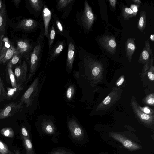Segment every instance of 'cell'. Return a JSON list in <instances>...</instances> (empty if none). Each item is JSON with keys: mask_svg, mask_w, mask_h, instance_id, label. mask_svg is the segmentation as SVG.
Returning <instances> with one entry per match:
<instances>
[{"mask_svg": "<svg viewBox=\"0 0 154 154\" xmlns=\"http://www.w3.org/2000/svg\"><path fill=\"white\" fill-rule=\"evenodd\" d=\"M12 45L8 38L5 37L2 39V45L0 50V58Z\"/></svg>", "mask_w": 154, "mask_h": 154, "instance_id": "obj_28", "label": "cell"}, {"mask_svg": "<svg viewBox=\"0 0 154 154\" xmlns=\"http://www.w3.org/2000/svg\"><path fill=\"white\" fill-rule=\"evenodd\" d=\"M23 103L20 101L12 102L5 105L0 109V119L11 117L20 112L23 108Z\"/></svg>", "mask_w": 154, "mask_h": 154, "instance_id": "obj_7", "label": "cell"}, {"mask_svg": "<svg viewBox=\"0 0 154 154\" xmlns=\"http://www.w3.org/2000/svg\"><path fill=\"white\" fill-rule=\"evenodd\" d=\"M39 23L32 19H24L18 23L17 28L26 31H31L36 29L39 26Z\"/></svg>", "mask_w": 154, "mask_h": 154, "instance_id": "obj_18", "label": "cell"}, {"mask_svg": "<svg viewBox=\"0 0 154 154\" xmlns=\"http://www.w3.org/2000/svg\"><path fill=\"white\" fill-rule=\"evenodd\" d=\"M147 13L145 11H141L137 23L138 29L141 32L144 30L146 22Z\"/></svg>", "mask_w": 154, "mask_h": 154, "instance_id": "obj_23", "label": "cell"}, {"mask_svg": "<svg viewBox=\"0 0 154 154\" xmlns=\"http://www.w3.org/2000/svg\"><path fill=\"white\" fill-rule=\"evenodd\" d=\"M29 2L31 7L36 12L42 10L44 3L41 0H30Z\"/></svg>", "mask_w": 154, "mask_h": 154, "instance_id": "obj_27", "label": "cell"}, {"mask_svg": "<svg viewBox=\"0 0 154 154\" xmlns=\"http://www.w3.org/2000/svg\"><path fill=\"white\" fill-rule=\"evenodd\" d=\"M5 91V97L7 100L15 99L23 89V85H17L14 88L8 87Z\"/></svg>", "mask_w": 154, "mask_h": 154, "instance_id": "obj_19", "label": "cell"}, {"mask_svg": "<svg viewBox=\"0 0 154 154\" xmlns=\"http://www.w3.org/2000/svg\"><path fill=\"white\" fill-rule=\"evenodd\" d=\"M144 102L147 105L153 106L154 104V94H151L147 96L144 99Z\"/></svg>", "mask_w": 154, "mask_h": 154, "instance_id": "obj_34", "label": "cell"}, {"mask_svg": "<svg viewBox=\"0 0 154 154\" xmlns=\"http://www.w3.org/2000/svg\"><path fill=\"white\" fill-rule=\"evenodd\" d=\"M51 154H72L69 152L64 150L58 149L51 152Z\"/></svg>", "mask_w": 154, "mask_h": 154, "instance_id": "obj_39", "label": "cell"}, {"mask_svg": "<svg viewBox=\"0 0 154 154\" xmlns=\"http://www.w3.org/2000/svg\"><path fill=\"white\" fill-rule=\"evenodd\" d=\"M68 50L66 61V67L69 71H71L78 47L72 38L69 35L67 39Z\"/></svg>", "mask_w": 154, "mask_h": 154, "instance_id": "obj_8", "label": "cell"}, {"mask_svg": "<svg viewBox=\"0 0 154 154\" xmlns=\"http://www.w3.org/2000/svg\"><path fill=\"white\" fill-rule=\"evenodd\" d=\"M16 53V48L12 45L0 58V65L4 64L9 61Z\"/></svg>", "mask_w": 154, "mask_h": 154, "instance_id": "obj_22", "label": "cell"}, {"mask_svg": "<svg viewBox=\"0 0 154 154\" xmlns=\"http://www.w3.org/2000/svg\"><path fill=\"white\" fill-rule=\"evenodd\" d=\"M51 25L49 29V36L48 39V53L50 51L51 48L53 46V44L56 35V31L54 25L51 22Z\"/></svg>", "mask_w": 154, "mask_h": 154, "instance_id": "obj_25", "label": "cell"}, {"mask_svg": "<svg viewBox=\"0 0 154 154\" xmlns=\"http://www.w3.org/2000/svg\"><path fill=\"white\" fill-rule=\"evenodd\" d=\"M7 67L12 87H15L17 86V84L14 74L12 70V67L7 65Z\"/></svg>", "mask_w": 154, "mask_h": 154, "instance_id": "obj_30", "label": "cell"}, {"mask_svg": "<svg viewBox=\"0 0 154 154\" xmlns=\"http://www.w3.org/2000/svg\"><path fill=\"white\" fill-rule=\"evenodd\" d=\"M152 55L149 42L147 40L145 41L144 47L141 51L138 60L139 62L143 65V72L144 74L149 68L151 58Z\"/></svg>", "mask_w": 154, "mask_h": 154, "instance_id": "obj_6", "label": "cell"}, {"mask_svg": "<svg viewBox=\"0 0 154 154\" xmlns=\"http://www.w3.org/2000/svg\"><path fill=\"white\" fill-rule=\"evenodd\" d=\"M41 32L30 55V69L29 74L26 80L28 82L35 74L41 60L45 44L44 31L43 24L41 22Z\"/></svg>", "mask_w": 154, "mask_h": 154, "instance_id": "obj_1", "label": "cell"}, {"mask_svg": "<svg viewBox=\"0 0 154 154\" xmlns=\"http://www.w3.org/2000/svg\"><path fill=\"white\" fill-rule=\"evenodd\" d=\"M23 55L18 53L16 51L15 54L12 58L9 61L7 65L12 67L13 66L17 64L20 60Z\"/></svg>", "mask_w": 154, "mask_h": 154, "instance_id": "obj_33", "label": "cell"}, {"mask_svg": "<svg viewBox=\"0 0 154 154\" xmlns=\"http://www.w3.org/2000/svg\"><path fill=\"white\" fill-rule=\"evenodd\" d=\"M51 22L54 25L56 32L66 38L69 36L70 32L67 29L53 10L52 11Z\"/></svg>", "mask_w": 154, "mask_h": 154, "instance_id": "obj_13", "label": "cell"}, {"mask_svg": "<svg viewBox=\"0 0 154 154\" xmlns=\"http://www.w3.org/2000/svg\"><path fill=\"white\" fill-rule=\"evenodd\" d=\"M3 37H2L0 38V50L1 48L2 45V39Z\"/></svg>", "mask_w": 154, "mask_h": 154, "instance_id": "obj_46", "label": "cell"}, {"mask_svg": "<svg viewBox=\"0 0 154 154\" xmlns=\"http://www.w3.org/2000/svg\"><path fill=\"white\" fill-rule=\"evenodd\" d=\"M21 131L23 136L29 138V136L28 134V132L24 127H22L21 129Z\"/></svg>", "mask_w": 154, "mask_h": 154, "instance_id": "obj_41", "label": "cell"}, {"mask_svg": "<svg viewBox=\"0 0 154 154\" xmlns=\"http://www.w3.org/2000/svg\"><path fill=\"white\" fill-rule=\"evenodd\" d=\"M2 1L1 0H0V11L1 8L2 7Z\"/></svg>", "mask_w": 154, "mask_h": 154, "instance_id": "obj_49", "label": "cell"}, {"mask_svg": "<svg viewBox=\"0 0 154 154\" xmlns=\"http://www.w3.org/2000/svg\"><path fill=\"white\" fill-rule=\"evenodd\" d=\"M74 92L73 86H71L68 88L66 91V97L68 100H70L72 97Z\"/></svg>", "mask_w": 154, "mask_h": 154, "instance_id": "obj_37", "label": "cell"}, {"mask_svg": "<svg viewBox=\"0 0 154 154\" xmlns=\"http://www.w3.org/2000/svg\"><path fill=\"white\" fill-rule=\"evenodd\" d=\"M131 105L135 116L141 122L148 125L154 124V116L146 114L141 111L138 107L139 104L134 96L132 97Z\"/></svg>", "mask_w": 154, "mask_h": 154, "instance_id": "obj_4", "label": "cell"}, {"mask_svg": "<svg viewBox=\"0 0 154 154\" xmlns=\"http://www.w3.org/2000/svg\"><path fill=\"white\" fill-rule=\"evenodd\" d=\"M27 70V64L25 61L21 64L15 67L14 74L17 85H23L26 81Z\"/></svg>", "mask_w": 154, "mask_h": 154, "instance_id": "obj_11", "label": "cell"}, {"mask_svg": "<svg viewBox=\"0 0 154 154\" xmlns=\"http://www.w3.org/2000/svg\"><path fill=\"white\" fill-rule=\"evenodd\" d=\"M122 14L124 19L128 20L133 17V12L131 9L126 6L122 7Z\"/></svg>", "mask_w": 154, "mask_h": 154, "instance_id": "obj_29", "label": "cell"}, {"mask_svg": "<svg viewBox=\"0 0 154 154\" xmlns=\"http://www.w3.org/2000/svg\"><path fill=\"white\" fill-rule=\"evenodd\" d=\"M39 80L38 77L36 78L30 86L21 96L20 102L26 104L28 107L32 105L38 89Z\"/></svg>", "mask_w": 154, "mask_h": 154, "instance_id": "obj_3", "label": "cell"}, {"mask_svg": "<svg viewBox=\"0 0 154 154\" xmlns=\"http://www.w3.org/2000/svg\"><path fill=\"white\" fill-rule=\"evenodd\" d=\"M138 107L143 113L150 115H154V110L148 106L142 107L139 104Z\"/></svg>", "mask_w": 154, "mask_h": 154, "instance_id": "obj_36", "label": "cell"}, {"mask_svg": "<svg viewBox=\"0 0 154 154\" xmlns=\"http://www.w3.org/2000/svg\"><path fill=\"white\" fill-rule=\"evenodd\" d=\"M139 6L138 5L132 4L130 6V8L131 9L133 12V17L137 15Z\"/></svg>", "mask_w": 154, "mask_h": 154, "instance_id": "obj_38", "label": "cell"}, {"mask_svg": "<svg viewBox=\"0 0 154 154\" xmlns=\"http://www.w3.org/2000/svg\"><path fill=\"white\" fill-rule=\"evenodd\" d=\"M124 80V78L123 76H121L119 80L116 83V85L117 86L121 85L123 83Z\"/></svg>", "mask_w": 154, "mask_h": 154, "instance_id": "obj_42", "label": "cell"}, {"mask_svg": "<svg viewBox=\"0 0 154 154\" xmlns=\"http://www.w3.org/2000/svg\"><path fill=\"white\" fill-rule=\"evenodd\" d=\"M109 2L111 6L114 8L116 7V3L117 2L116 0H110Z\"/></svg>", "mask_w": 154, "mask_h": 154, "instance_id": "obj_43", "label": "cell"}, {"mask_svg": "<svg viewBox=\"0 0 154 154\" xmlns=\"http://www.w3.org/2000/svg\"><path fill=\"white\" fill-rule=\"evenodd\" d=\"M0 153L3 154H9L10 153L7 146L0 140Z\"/></svg>", "mask_w": 154, "mask_h": 154, "instance_id": "obj_35", "label": "cell"}, {"mask_svg": "<svg viewBox=\"0 0 154 154\" xmlns=\"http://www.w3.org/2000/svg\"><path fill=\"white\" fill-rule=\"evenodd\" d=\"M75 0H60L56 4L57 9L60 11H63L62 18L64 19L69 16Z\"/></svg>", "mask_w": 154, "mask_h": 154, "instance_id": "obj_14", "label": "cell"}, {"mask_svg": "<svg viewBox=\"0 0 154 154\" xmlns=\"http://www.w3.org/2000/svg\"><path fill=\"white\" fill-rule=\"evenodd\" d=\"M120 89L112 90L98 105L97 110L104 111L109 109L114 105L120 98Z\"/></svg>", "mask_w": 154, "mask_h": 154, "instance_id": "obj_5", "label": "cell"}, {"mask_svg": "<svg viewBox=\"0 0 154 154\" xmlns=\"http://www.w3.org/2000/svg\"><path fill=\"white\" fill-rule=\"evenodd\" d=\"M68 126L72 137L78 141L82 140L84 136L83 130L75 120L69 121Z\"/></svg>", "mask_w": 154, "mask_h": 154, "instance_id": "obj_12", "label": "cell"}, {"mask_svg": "<svg viewBox=\"0 0 154 154\" xmlns=\"http://www.w3.org/2000/svg\"><path fill=\"white\" fill-rule=\"evenodd\" d=\"M65 46L64 40L56 42L48 53L47 61L50 62L54 60L64 49Z\"/></svg>", "mask_w": 154, "mask_h": 154, "instance_id": "obj_16", "label": "cell"}, {"mask_svg": "<svg viewBox=\"0 0 154 154\" xmlns=\"http://www.w3.org/2000/svg\"><path fill=\"white\" fill-rule=\"evenodd\" d=\"M132 1L137 4H140L141 3V1L140 0H133Z\"/></svg>", "mask_w": 154, "mask_h": 154, "instance_id": "obj_45", "label": "cell"}, {"mask_svg": "<svg viewBox=\"0 0 154 154\" xmlns=\"http://www.w3.org/2000/svg\"><path fill=\"white\" fill-rule=\"evenodd\" d=\"M7 16L5 5L2 4L0 11V38L4 37L5 31Z\"/></svg>", "mask_w": 154, "mask_h": 154, "instance_id": "obj_21", "label": "cell"}, {"mask_svg": "<svg viewBox=\"0 0 154 154\" xmlns=\"http://www.w3.org/2000/svg\"><path fill=\"white\" fill-rule=\"evenodd\" d=\"M76 19L78 24L83 28L85 32L91 29L95 17L91 7L86 0L84 2L83 11L77 12Z\"/></svg>", "mask_w": 154, "mask_h": 154, "instance_id": "obj_2", "label": "cell"}, {"mask_svg": "<svg viewBox=\"0 0 154 154\" xmlns=\"http://www.w3.org/2000/svg\"><path fill=\"white\" fill-rule=\"evenodd\" d=\"M99 42L102 47L110 54L112 55L115 54L117 45L114 36L104 35L99 39Z\"/></svg>", "mask_w": 154, "mask_h": 154, "instance_id": "obj_10", "label": "cell"}, {"mask_svg": "<svg viewBox=\"0 0 154 154\" xmlns=\"http://www.w3.org/2000/svg\"><path fill=\"white\" fill-rule=\"evenodd\" d=\"M154 57L152 55L151 57L149 63V70L147 72V76L150 80L153 81L154 80V66L153 65Z\"/></svg>", "mask_w": 154, "mask_h": 154, "instance_id": "obj_32", "label": "cell"}, {"mask_svg": "<svg viewBox=\"0 0 154 154\" xmlns=\"http://www.w3.org/2000/svg\"><path fill=\"white\" fill-rule=\"evenodd\" d=\"M42 128L44 132L49 134H53L55 132V128L54 125L49 121L43 122L42 124Z\"/></svg>", "mask_w": 154, "mask_h": 154, "instance_id": "obj_26", "label": "cell"}, {"mask_svg": "<svg viewBox=\"0 0 154 154\" xmlns=\"http://www.w3.org/2000/svg\"><path fill=\"white\" fill-rule=\"evenodd\" d=\"M110 137L121 143L125 148L131 151L140 149L142 146L128 139L122 135L114 132L109 133Z\"/></svg>", "mask_w": 154, "mask_h": 154, "instance_id": "obj_9", "label": "cell"}, {"mask_svg": "<svg viewBox=\"0 0 154 154\" xmlns=\"http://www.w3.org/2000/svg\"><path fill=\"white\" fill-rule=\"evenodd\" d=\"M0 154H2V153H0Z\"/></svg>", "mask_w": 154, "mask_h": 154, "instance_id": "obj_50", "label": "cell"}, {"mask_svg": "<svg viewBox=\"0 0 154 154\" xmlns=\"http://www.w3.org/2000/svg\"><path fill=\"white\" fill-rule=\"evenodd\" d=\"M42 16L44 31V36L48 39L50 23L52 17V11L45 3L42 11Z\"/></svg>", "mask_w": 154, "mask_h": 154, "instance_id": "obj_15", "label": "cell"}, {"mask_svg": "<svg viewBox=\"0 0 154 154\" xmlns=\"http://www.w3.org/2000/svg\"><path fill=\"white\" fill-rule=\"evenodd\" d=\"M135 40L133 38H129L126 42V56L130 62L132 60L133 54L136 50Z\"/></svg>", "mask_w": 154, "mask_h": 154, "instance_id": "obj_20", "label": "cell"}, {"mask_svg": "<svg viewBox=\"0 0 154 154\" xmlns=\"http://www.w3.org/2000/svg\"><path fill=\"white\" fill-rule=\"evenodd\" d=\"M15 154H21L18 150H16L14 152Z\"/></svg>", "mask_w": 154, "mask_h": 154, "instance_id": "obj_48", "label": "cell"}, {"mask_svg": "<svg viewBox=\"0 0 154 154\" xmlns=\"http://www.w3.org/2000/svg\"><path fill=\"white\" fill-rule=\"evenodd\" d=\"M21 138L25 149L26 154H34L32 145L29 138L22 135Z\"/></svg>", "mask_w": 154, "mask_h": 154, "instance_id": "obj_24", "label": "cell"}, {"mask_svg": "<svg viewBox=\"0 0 154 154\" xmlns=\"http://www.w3.org/2000/svg\"><path fill=\"white\" fill-rule=\"evenodd\" d=\"M5 92L4 90L3 83L1 79L0 78V101L2 96H5Z\"/></svg>", "mask_w": 154, "mask_h": 154, "instance_id": "obj_40", "label": "cell"}, {"mask_svg": "<svg viewBox=\"0 0 154 154\" xmlns=\"http://www.w3.org/2000/svg\"><path fill=\"white\" fill-rule=\"evenodd\" d=\"M12 2L14 4L15 6L17 8H18L20 3L21 2V0H13Z\"/></svg>", "mask_w": 154, "mask_h": 154, "instance_id": "obj_44", "label": "cell"}, {"mask_svg": "<svg viewBox=\"0 0 154 154\" xmlns=\"http://www.w3.org/2000/svg\"><path fill=\"white\" fill-rule=\"evenodd\" d=\"M150 39L152 41H154V34H152L150 36Z\"/></svg>", "mask_w": 154, "mask_h": 154, "instance_id": "obj_47", "label": "cell"}, {"mask_svg": "<svg viewBox=\"0 0 154 154\" xmlns=\"http://www.w3.org/2000/svg\"><path fill=\"white\" fill-rule=\"evenodd\" d=\"M33 45L26 40H19L17 42L16 51L23 56L25 55L26 59L29 60V54L31 51Z\"/></svg>", "mask_w": 154, "mask_h": 154, "instance_id": "obj_17", "label": "cell"}, {"mask_svg": "<svg viewBox=\"0 0 154 154\" xmlns=\"http://www.w3.org/2000/svg\"><path fill=\"white\" fill-rule=\"evenodd\" d=\"M0 133L2 135L9 138H12L14 135V132L10 127L3 128L1 130Z\"/></svg>", "mask_w": 154, "mask_h": 154, "instance_id": "obj_31", "label": "cell"}]
</instances>
